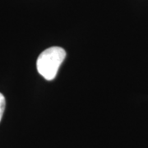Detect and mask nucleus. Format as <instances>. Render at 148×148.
<instances>
[{"label":"nucleus","instance_id":"nucleus-1","mask_svg":"<svg viewBox=\"0 0 148 148\" xmlns=\"http://www.w3.org/2000/svg\"><path fill=\"white\" fill-rule=\"evenodd\" d=\"M65 57L66 52L63 48L53 46L44 50L37 58L38 73L48 81L54 79Z\"/></svg>","mask_w":148,"mask_h":148},{"label":"nucleus","instance_id":"nucleus-2","mask_svg":"<svg viewBox=\"0 0 148 148\" xmlns=\"http://www.w3.org/2000/svg\"><path fill=\"white\" fill-rule=\"evenodd\" d=\"M5 98H4L3 94L0 93V121H1V119L3 118V112H4V110H5Z\"/></svg>","mask_w":148,"mask_h":148}]
</instances>
